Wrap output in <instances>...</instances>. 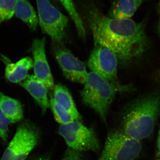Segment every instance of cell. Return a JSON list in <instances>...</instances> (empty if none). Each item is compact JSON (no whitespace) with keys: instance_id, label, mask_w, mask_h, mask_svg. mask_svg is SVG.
Here are the masks:
<instances>
[{"instance_id":"cell-1","label":"cell","mask_w":160,"mask_h":160,"mask_svg":"<svg viewBox=\"0 0 160 160\" xmlns=\"http://www.w3.org/2000/svg\"><path fill=\"white\" fill-rule=\"evenodd\" d=\"M83 13L91 29L94 45L111 50L118 60L127 63L142 56L149 45L146 22L130 18H112L104 15L93 3H86Z\"/></svg>"},{"instance_id":"cell-2","label":"cell","mask_w":160,"mask_h":160,"mask_svg":"<svg viewBox=\"0 0 160 160\" xmlns=\"http://www.w3.org/2000/svg\"><path fill=\"white\" fill-rule=\"evenodd\" d=\"M160 116V91L148 92L128 103L121 118V130L141 141L151 135Z\"/></svg>"},{"instance_id":"cell-3","label":"cell","mask_w":160,"mask_h":160,"mask_svg":"<svg viewBox=\"0 0 160 160\" xmlns=\"http://www.w3.org/2000/svg\"><path fill=\"white\" fill-rule=\"evenodd\" d=\"M117 92L116 89L106 80L90 72H88L81 94L84 104L93 109L106 122L109 107Z\"/></svg>"},{"instance_id":"cell-4","label":"cell","mask_w":160,"mask_h":160,"mask_svg":"<svg viewBox=\"0 0 160 160\" xmlns=\"http://www.w3.org/2000/svg\"><path fill=\"white\" fill-rule=\"evenodd\" d=\"M142 150L141 141L126 135L120 129L108 132L98 160H135Z\"/></svg>"},{"instance_id":"cell-5","label":"cell","mask_w":160,"mask_h":160,"mask_svg":"<svg viewBox=\"0 0 160 160\" xmlns=\"http://www.w3.org/2000/svg\"><path fill=\"white\" fill-rule=\"evenodd\" d=\"M38 22L42 31L55 43L64 45L67 40L66 29L69 18L57 9L49 0H36Z\"/></svg>"},{"instance_id":"cell-6","label":"cell","mask_w":160,"mask_h":160,"mask_svg":"<svg viewBox=\"0 0 160 160\" xmlns=\"http://www.w3.org/2000/svg\"><path fill=\"white\" fill-rule=\"evenodd\" d=\"M118 60L116 55L110 49L95 45L87 65L91 72L106 80L117 91H126L129 87L121 85L118 78Z\"/></svg>"},{"instance_id":"cell-7","label":"cell","mask_w":160,"mask_h":160,"mask_svg":"<svg viewBox=\"0 0 160 160\" xmlns=\"http://www.w3.org/2000/svg\"><path fill=\"white\" fill-rule=\"evenodd\" d=\"M59 133L69 149L79 152L99 151L100 143L94 130L84 126L80 121L60 125Z\"/></svg>"},{"instance_id":"cell-8","label":"cell","mask_w":160,"mask_h":160,"mask_svg":"<svg viewBox=\"0 0 160 160\" xmlns=\"http://www.w3.org/2000/svg\"><path fill=\"white\" fill-rule=\"evenodd\" d=\"M39 137L38 130L34 125L23 122L18 127L1 160H25L37 146Z\"/></svg>"},{"instance_id":"cell-9","label":"cell","mask_w":160,"mask_h":160,"mask_svg":"<svg viewBox=\"0 0 160 160\" xmlns=\"http://www.w3.org/2000/svg\"><path fill=\"white\" fill-rule=\"evenodd\" d=\"M54 54L65 77L72 82L85 84L88 72L82 62L75 57L64 45L56 43Z\"/></svg>"},{"instance_id":"cell-10","label":"cell","mask_w":160,"mask_h":160,"mask_svg":"<svg viewBox=\"0 0 160 160\" xmlns=\"http://www.w3.org/2000/svg\"><path fill=\"white\" fill-rule=\"evenodd\" d=\"M46 38L33 40L31 47L33 56L34 76L42 82L48 89L53 90L54 80L46 54Z\"/></svg>"},{"instance_id":"cell-11","label":"cell","mask_w":160,"mask_h":160,"mask_svg":"<svg viewBox=\"0 0 160 160\" xmlns=\"http://www.w3.org/2000/svg\"><path fill=\"white\" fill-rule=\"evenodd\" d=\"M19 85L31 95L41 107L42 113L45 114L50 107L46 86L33 75H28Z\"/></svg>"},{"instance_id":"cell-12","label":"cell","mask_w":160,"mask_h":160,"mask_svg":"<svg viewBox=\"0 0 160 160\" xmlns=\"http://www.w3.org/2000/svg\"><path fill=\"white\" fill-rule=\"evenodd\" d=\"M33 66V60L29 57L23 58L15 63H7L5 77L11 82L19 83L27 78L28 72Z\"/></svg>"},{"instance_id":"cell-13","label":"cell","mask_w":160,"mask_h":160,"mask_svg":"<svg viewBox=\"0 0 160 160\" xmlns=\"http://www.w3.org/2000/svg\"><path fill=\"white\" fill-rule=\"evenodd\" d=\"M144 0H116L108 12V17L112 18H130L134 15Z\"/></svg>"},{"instance_id":"cell-14","label":"cell","mask_w":160,"mask_h":160,"mask_svg":"<svg viewBox=\"0 0 160 160\" xmlns=\"http://www.w3.org/2000/svg\"><path fill=\"white\" fill-rule=\"evenodd\" d=\"M52 96L55 102L70 113L76 121H81L82 117L70 91L66 86L61 84L55 86Z\"/></svg>"},{"instance_id":"cell-15","label":"cell","mask_w":160,"mask_h":160,"mask_svg":"<svg viewBox=\"0 0 160 160\" xmlns=\"http://www.w3.org/2000/svg\"><path fill=\"white\" fill-rule=\"evenodd\" d=\"M15 14L32 30H36L38 24L37 12L28 0H14Z\"/></svg>"},{"instance_id":"cell-16","label":"cell","mask_w":160,"mask_h":160,"mask_svg":"<svg viewBox=\"0 0 160 160\" xmlns=\"http://www.w3.org/2000/svg\"><path fill=\"white\" fill-rule=\"evenodd\" d=\"M0 109L11 123L22 119L23 109L19 101L3 94L0 91Z\"/></svg>"},{"instance_id":"cell-17","label":"cell","mask_w":160,"mask_h":160,"mask_svg":"<svg viewBox=\"0 0 160 160\" xmlns=\"http://www.w3.org/2000/svg\"><path fill=\"white\" fill-rule=\"evenodd\" d=\"M62 3L66 11L71 18L79 36L85 39L86 36V30L83 21L78 13L72 0H58Z\"/></svg>"},{"instance_id":"cell-18","label":"cell","mask_w":160,"mask_h":160,"mask_svg":"<svg viewBox=\"0 0 160 160\" xmlns=\"http://www.w3.org/2000/svg\"><path fill=\"white\" fill-rule=\"evenodd\" d=\"M49 105L55 119L61 125H66L76 121L70 113L55 102L52 96L49 100Z\"/></svg>"},{"instance_id":"cell-19","label":"cell","mask_w":160,"mask_h":160,"mask_svg":"<svg viewBox=\"0 0 160 160\" xmlns=\"http://www.w3.org/2000/svg\"><path fill=\"white\" fill-rule=\"evenodd\" d=\"M14 14V0H0V22L10 19Z\"/></svg>"},{"instance_id":"cell-20","label":"cell","mask_w":160,"mask_h":160,"mask_svg":"<svg viewBox=\"0 0 160 160\" xmlns=\"http://www.w3.org/2000/svg\"><path fill=\"white\" fill-rule=\"evenodd\" d=\"M10 123V120L0 109V138L5 142L8 138L9 126Z\"/></svg>"},{"instance_id":"cell-21","label":"cell","mask_w":160,"mask_h":160,"mask_svg":"<svg viewBox=\"0 0 160 160\" xmlns=\"http://www.w3.org/2000/svg\"><path fill=\"white\" fill-rule=\"evenodd\" d=\"M157 152L156 156L158 158H160V126L158 131V134L157 139Z\"/></svg>"},{"instance_id":"cell-22","label":"cell","mask_w":160,"mask_h":160,"mask_svg":"<svg viewBox=\"0 0 160 160\" xmlns=\"http://www.w3.org/2000/svg\"><path fill=\"white\" fill-rule=\"evenodd\" d=\"M33 160H50V159L49 157L46 156L37 158Z\"/></svg>"},{"instance_id":"cell-23","label":"cell","mask_w":160,"mask_h":160,"mask_svg":"<svg viewBox=\"0 0 160 160\" xmlns=\"http://www.w3.org/2000/svg\"><path fill=\"white\" fill-rule=\"evenodd\" d=\"M158 12L160 16V1L158 5Z\"/></svg>"},{"instance_id":"cell-24","label":"cell","mask_w":160,"mask_h":160,"mask_svg":"<svg viewBox=\"0 0 160 160\" xmlns=\"http://www.w3.org/2000/svg\"><path fill=\"white\" fill-rule=\"evenodd\" d=\"M157 78L159 80H160V70L158 71L157 73Z\"/></svg>"},{"instance_id":"cell-25","label":"cell","mask_w":160,"mask_h":160,"mask_svg":"<svg viewBox=\"0 0 160 160\" xmlns=\"http://www.w3.org/2000/svg\"><path fill=\"white\" fill-rule=\"evenodd\" d=\"M158 31L159 32L160 35V22L159 24L158 25Z\"/></svg>"},{"instance_id":"cell-26","label":"cell","mask_w":160,"mask_h":160,"mask_svg":"<svg viewBox=\"0 0 160 160\" xmlns=\"http://www.w3.org/2000/svg\"><path fill=\"white\" fill-rule=\"evenodd\" d=\"M160 160V158H158L157 160Z\"/></svg>"}]
</instances>
